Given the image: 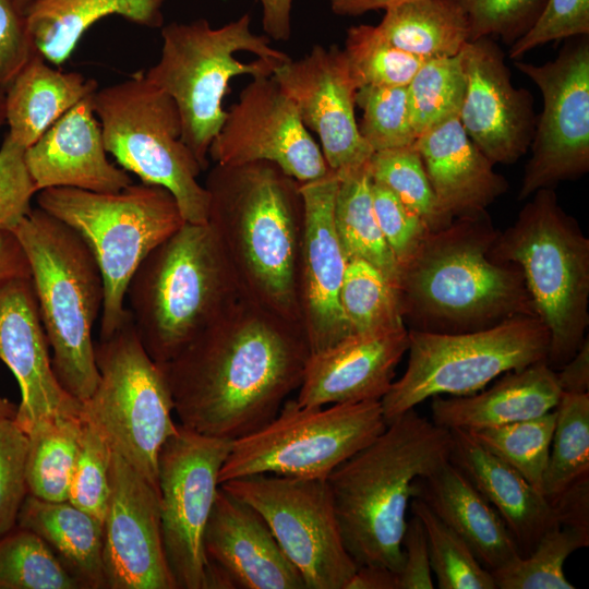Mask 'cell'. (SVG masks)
Segmentation results:
<instances>
[{"instance_id":"obj_1","label":"cell","mask_w":589,"mask_h":589,"mask_svg":"<svg viewBox=\"0 0 589 589\" xmlns=\"http://www.w3.org/2000/svg\"><path fill=\"white\" fill-rule=\"evenodd\" d=\"M310 354L302 324L239 298L161 365L179 424L235 441L278 414Z\"/></svg>"},{"instance_id":"obj_2","label":"cell","mask_w":589,"mask_h":589,"mask_svg":"<svg viewBox=\"0 0 589 589\" xmlns=\"http://www.w3.org/2000/svg\"><path fill=\"white\" fill-rule=\"evenodd\" d=\"M207 225L240 298L302 324L304 205L300 182L269 161L208 170Z\"/></svg>"},{"instance_id":"obj_3","label":"cell","mask_w":589,"mask_h":589,"mask_svg":"<svg viewBox=\"0 0 589 589\" xmlns=\"http://www.w3.org/2000/svg\"><path fill=\"white\" fill-rule=\"evenodd\" d=\"M498 232L486 212L426 232L399 265L396 290L408 329L459 334L537 316L520 268L490 255Z\"/></svg>"},{"instance_id":"obj_4","label":"cell","mask_w":589,"mask_h":589,"mask_svg":"<svg viewBox=\"0 0 589 589\" xmlns=\"http://www.w3.org/2000/svg\"><path fill=\"white\" fill-rule=\"evenodd\" d=\"M450 430L414 408L326 478L344 545L357 566L399 573L412 483L449 461Z\"/></svg>"},{"instance_id":"obj_5","label":"cell","mask_w":589,"mask_h":589,"mask_svg":"<svg viewBox=\"0 0 589 589\" xmlns=\"http://www.w3.org/2000/svg\"><path fill=\"white\" fill-rule=\"evenodd\" d=\"M240 298L207 225L184 223L133 274L125 294L139 338L157 363L173 359Z\"/></svg>"},{"instance_id":"obj_6","label":"cell","mask_w":589,"mask_h":589,"mask_svg":"<svg viewBox=\"0 0 589 589\" xmlns=\"http://www.w3.org/2000/svg\"><path fill=\"white\" fill-rule=\"evenodd\" d=\"M14 233L28 260L55 374L84 402L99 378L92 337L105 297L99 266L84 239L40 207L33 208Z\"/></svg>"},{"instance_id":"obj_7","label":"cell","mask_w":589,"mask_h":589,"mask_svg":"<svg viewBox=\"0 0 589 589\" xmlns=\"http://www.w3.org/2000/svg\"><path fill=\"white\" fill-rule=\"evenodd\" d=\"M250 13L219 27L205 19L172 22L161 28L159 60L144 74L169 95L182 122V140L201 168L226 117L223 100L231 79L273 75L290 57L271 38L254 33Z\"/></svg>"},{"instance_id":"obj_8","label":"cell","mask_w":589,"mask_h":589,"mask_svg":"<svg viewBox=\"0 0 589 589\" xmlns=\"http://www.w3.org/2000/svg\"><path fill=\"white\" fill-rule=\"evenodd\" d=\"M490 255L522 272L536 314L549 332L546 363L557 371L587 338L589 239L554 189H541L498 232Z\"/></svg>"},{"instance_id":"obj_9","label":"cell","mask_w":589,"mask_h":589,"mask_svg":"<svg viewBox=\"0 0 589 589\" xmlns=\"http://www.w3.org/2000/svg\"><path fill=\"white\" fill-rule=\"evenodd\" d=\"M37 205L74 229L93 252L104 279L99 339L108 338L129 315L125 294L144 259L185 220L175 196L154 184L131 183L117 192L48 188Z\"/></svg>"},{"instance_id":"obj_10","label":"cell","mask_w":589,"mask_h":589,"mask_svg":"<svg viewBox=\"0 0 589 589\" xmlns=\"http://www.w3.org/2000/svg\"><path fill=\"white\" fill-rule=\"evenodd\" d=\"M549 344L545 325L533 315L459 334L408 329L406 370L381 399L385 421L429 398L472 395L506 372L546 361Z\"/></svg>"},{"instance_id":"obj_11","label":"cell","mask_w":589,"mask_h":589,"mask_svg":"<svg viewBox=\"0 0 589 589\" xmlns=\"http://www.w3.org/2000/svg\"><path fill=\"white\" fill-rule=\"evenodd\" d=\"M93 106L106 151L119 167L167 189L185 223H207L208 194L197 180L203 169L182 140L173 99L136 73L97 89Z\"/></svg>"},{"instance_id":"obj_12","label":"cell","mask_w":589,"mask_h":589,"mask_svg":"<svg viewBox=\"0 0 589 589\" xmlns=\"http://www.w3.org/2000/svg\"><path fill=\"white\" fill-rule=\"evenodd\" d=\"M97 386L82 402L83 418L158 490V454L178 424L161 364L144 349L131 315L108 338L95 344Z\"/></svg>"},{"instance_id":"obj_13","label":"cell","mask_w":589,"mask_h":589,"mask_svg":"<svg viewBox=\"0 0 589 589\" xmlns=\"http://www.w3.org/2000/svg\"><path fill=\"white\" fill-rule=\"evenodd\" d=\"M386 425L381 400L326 408L301 407L296 399L286 400L271 422L232 441L218 482L257 473L326 479Z\"/></svg>"},{"instance_id":"obj_14","label":"cell","mask_w":589,"mask_h":589,"mask_svg":"<svg viewBox=\"0 0 589 589\" xmlns=\"http://www.w3.org/2000/svg\"><path fill=\"white\" fill-rule=\"evenodd\" d=\"M219 486L263 517L306 589H345L358 566L344 545L326 479L257 473Z\"/></svg>"},{"instance_id":"obj_15","label":"cell","mask_w":589,"mask_h":589,"mask_svg":"<svg viewBox=\"0 0 589 589\" xmlns=\"http://www.w3.org/2000/svg\"><path fill=\"white\" fill-rule=\"evenodd\" d=\"M553 60L514 61L542 95L518 200L589 171V35L567 39Z\"/></svg>"},{"instance_id":"obj_16","label":"cell","mask_w":589,"mask_h":589,"mask_svg":"<svg viewBox=\"0 0 589 589\" xmlns=\"http://www.w3.org/2000/svg\"><path fill=\"white\" fill-rule=\"evenodd\" d=\"M231 444L178 424L159 450L161 538L177 589H205L203 536Z\"/></svg>"},{"instance_id":"obj_17","label":"cell","mask_w":589,"mask_h":589,"mask_svg":"<svg viewBox=\"0 0 589 589\" xmlns=\"http://www.w3.org/2000/svg\"><path fill=\"white\" fill-rule=\"evenodd\" d=\"M208 156L214 164L230 166L269 161L299 182L329 170L320 145L273 75L252 77L241 89L226 110Z\"/></svg>"},{"instance_id":"obj_18","label":"cell","mask_w":589,"mask_h":589,"mask_svg":"<svg viewBox=\"0 0 589 589\" xmlns=\"http://www.w3.org/2000/svg\"><path fill=\"white\" fill-rule=\"evenodd\" d=\"M273 77L304 127L317 134L330 170L341 178L369 164L373 151L354 115L359 86L342 49L315 45L303 57L280 63Z\"/></svg>"},{"instance_id":"obj_19","label":"cell","mask_w":589,"mask_h":589,"mask_svg":"<svg viewBox=\"0 0 589 589\" xmlns=\"http://www.w3.org/2000/svg\"><path fill=\"white\" fill-rule=\"evenodd\" d=\"M103 562L106 588L177 589L164 551L158 490L113 450Z\"/></svg>"},{"instance_id":"obj_20","label":"cell","mask_w":589,"mask_h":589,"mask_svg":"<svg viewBox=\"0 0 589 589\" xmlns=\"http://www.w3.org/2000/svg\"><path fill=\"white\" fill-rule=\"evenodd\" d=\"M465 94L460 123L493 164L512 165L529 151L537 123L533 97L515 87L496 40H469L460 51Z\"/></svg>"},{"instance_id":"obj_21","label":"cell","mask_w":589,"mask_h":589,"mask_svg":"<svg viewBox=\"0 0 589 589\" xmlns=\"http://www.w3.org/2000/svg\"><path fill=\"white\" fill-rule=\"evenodd\" d=\"M31 278L0 284V360L15 376L16 424L27 434L61 418L83 417V405L59 383Z\"/></svg>"},{"instance_id":"obj_22","label":"cell","mask_w":589,"mask_h":589,"mask_svg":"<svg viewBox=\"0 0 589 589\" xmlns=\"http://www.w3.org/2000/svg\"><path fill=\"white\" fill-rule=\"evenodd\" d=\"M338 184L339 178L330 169L323 177L300 182L304 205L300 301L311 353L352 334L339 299L347 261L334 226Z\"/></svg>"},{"instance_id":"obj_23","label":"cell","mask_w":589,"mask_h":589,"mask_svg":"<svg viewBox=\"0 0 589 589\" xmlns=\"http://www.w3.org/2000/svg\"><path fill=\"white\" fill-rule=\"evenodd\" d=\"M408 349L406 326L353 333L310 354L296 401L301 407L381 400Z\"/></svg>"},{"instance_id":"obj_24","label":"cell","mask_w":589,"mask_h":589,"mask_svg":"<svg viewBox=\"0 0 589 589\" xmlns=\"http://www.w3.org/2000/svg\"><path fill=\"white\" fill-rule=\"evenodd\" d=\"M203 548L206 560L223 568L236 589H306L263 517L220 486Z\"/></svg>"},{"instance_id":"obj_25","label":"cell","mask_w":589,"mask_h":589,"mask_svg":"<svg viewBox=\"0 0 589 589\" xmlns=\"http://www.w3.org/2000/svg\"><path fill=\"white\" fill-rule=\"evenodd\" d=\"M94 94L74 105L25 149L37 192L59 187L117 192L132 183L129 173L107 157Z\"/></svg>"},{"instance_id":"obj_26","label":"cell","mask_w":589,"mask_h":589,"mask_svg":"<svg viewBox=\"0 0 589 589\" xmlns=\"http://www.w3.org/2000/svg\"><path fill=\"white\" fill-rule=\"evenodd\" d=\"M441 214L448 220L486 212L508 191L505 177L471 141L459 115L433 125L413 143Z\"/></svg>"},{"instance_id":"obj_27","label":"cell","mask_w":589,"mask_h":589,"mask_svg":"<svg viewBox=\"0 0 589 589\" xmlns=\"http://www.w3.org/2000/svg\"><path fill=\"white\" fill-rule=\"evenodd\" d=\"M450 433L449 461L494 507L519 555L527 556L543 533L560 522L556 507L519 472L480 445L468 431L452 429Z\"/></svg>"},{"instance_id":"obj_28","label":"cell","mask_w":589,"mask_h":589,"mask_svg":"<svg viewBox=\"0 0 589 589\" xmlns=\"http://www.w3.org/2000/svg\"><path fill=\"white\" fill-rule=\"evenodd\" d=\"M562 395L556 372L546 361L509 371L490 388L468 396L432 397V421L466 431L540 417L553 410Z\"/></svg>"},{"instance_id":"obj_29","label":"cell","mask_w":589,"mask_h":589,"mask_svg":"<svg viewBox=\"0 0 589 589\" xmlns=\"http://www.w3.org/2000/svg\"><path fill=\"white\" fill-rule=\"evenodd\" d=\"M412 497L425 503L459 534L490 572L520 556L501 516L450 461L417 478L412 483Z\"/></svg>"},{"instance_id":"obj_30","label":"cell","mask_w":589,"mask_h":589,"mask_svg":"<svg viewBox=\"0 0 589 589\" xmlns=\"http://www.w3.org/2000/svg\"><path fill=\"white\" fill-rule=\"evenodd\" d=\"M37 51L15 75L4 94L5 134L24 149L32 146L61 116L95 93V80L62 72Z\"/></svg>"},{"instance_id":"obj_31","label":"cell","mask_w":589,"mask_h":589,"mask_svg":"<svg viewBox=\"0 0 589 589\" xmlns=\"http://www.w3.org/2000/svg\"><path fill=\"white\" fill-rule=\"evenodd\" d=\"M16 524L43 539L81 588H106L98 519L69 501L50 502L27 494Z\"/></svg>"},{"instance_id":"obj_32","label":"cell","mask_w":589,"mask_h":589,"mask_svg":"<svg viewBox=\"0 0 589 589\" xmlns=\"http://www.w3.org/2000/svg\"><path fill=\"white\" fill-rule=\"evenodd\" d=\"M166 0H36L26 12L34 47L48 62L60 65L74 51L84 33L108 15L159 27Z\"/></svg>"},{"instance_id":"obj_33","label":"cell","mask_w":589,"mask_h":589,"mask_svg":"<svg viewBox=\"0 0 589 589\" xmlns=\"http://www.w3.org/2000/svg\"><path fill=\"white\" fill-rule=\"evenodd\" d=\"M376 26L393 46L423 60L455 57L469 41L467 17L454 0L397 4Z\"/></svg>"},{"instance_id":"obj_34","label":"cell","mask_w":589,"mask_h":589,"mask_svg":"<svg viewBox=\"0 0 589 589\" xmlns=\"http://www.w3.org/2000/svg\"><path fill=\"white\" fill-rule=\"evenodd\" d=\"M371 187L369 164L339 178L334 226L346 261L362 260L372 264L396 288L399 268L380 229Z\"/></svg>"},{"instance_id":"obj_35","label":"cell","mask_w":589,"mask_h":589,"mask_svg":"<svg viewBox=\"0 0 589 589\" xmlns=\"http://www.w3.org/2000/svg\"><path fill=\"white\" fill-rule=\"evenodd\" d=\"M83 426V417L61 418L27 435L25 473L29 495L50 502L68 501Z\"/></svg>"},{"instance_id":"obj_36","label":"cell","mask_w":589,"mask_h":589,"mask_svg":"<svg viewBox=\"0 0 589 589\" xmlns=\"http://www.w3.org/2000/svg\"><path fill=\"white\" fill-rule=\"evenodd\" d=\"M543 477L549 501L589 477V393H562Z\"/></svg>"},{"instance_id":"obj_37","label":"cell","mask_w":589,"mask_h":589,"mask_svg":"<svg viewBox=\"0 0 589 589\" xmlns=\"http://www.w3.org/2000/svg\"><path fill=\"white\" fill-rule=\"evenodd\" d=\"M588 545L589 529L556 522L527 556H517L491 574L497 589H574L564 564L572 553Z\"/></svg>"},{"instance_id":"obj_38","label":"cell","mask_w":589,"mask_h":589,"mask_svg":"<svg viewBox=\"0 0 589 589\" xmlns=\"http://www.w3.org/2000/svg\"><path fill=\"white\" fill-rule=\"evenodd\" d=\"M339 299L352 334L406 326L396 288L365 261H347Z\"/></svg>"},{"instance_id":"obj_39","label":"cell","mask_w":589,"mask_h":589,"mask_svg":"<svg viewBox=\"0 0 589 589\" xmlns=\"http://www.w3.org/2000/svg\"><path fill=\"white\" fill-rule=\"evenodd\" d=\"M555 418L554 408L537 418L468 432L542 493Z\"/></svg>"},{"instance_id":"obj_40","label":"cell","mask_w":589,"mask_h":589,"mask_svg":"<svg viewBox=\"0 0 589 589\" xmlns=\"http://www.w3.org/2000/svg\"><path fill=\"white\" fill-rule=\"evenodd\" d=\"M410 512L423 525L432 574L440 589H496L493 576L467 542L421 500L412 497Z\"/></svg>"},{"instance_id":"obj_41","label":"cell","mask_w":589,"mask_h":589,"mask_svg":"<svg viewBox=\"0 0 589 589\" xmlns=\"http://www.w3.org/2000/svg\"><path fill=\"white\" fill-rule=\"evenodd\" d=\"M0 589H82L34 532L19 528L0 539Z\"/></svg>"},{"instance_id":"obj_42","label":"cell","mask_w":589,"mask_h":589,"mask_svg":"<svg viewBox=\"0 0 589 589\" xmlns=\"http://www.w3.org/2000/svg\"><path fill=\"white\" fill-rule=\"evenodd\" d=\"M465 94L460 55L425 60L407 85L410 124L417 137L459 115Z\"/></svg>"},{"instance_id":"obj_43","label":"cell","mask_w":589,"mask_h":589,"mask_svg":"<svg viewBox=\"0 0 589 589\" xmlns=\"http://www.w3.org/2000/svg\"><path fill=\"white\" fill-rule=\"evenodd\" d=\"M359 86H407L425 60L393 46L375 25H353L342 48Z\"/></svg>"},{"instance_id":"obj_44","label":"cell","mask_w":589,"mask_h":589,"mask_svg":"<svg viewBox=\"0 0 589 589\" xmlns=\"http://www.w3.org/2000/svg\"><path fill=\"white\" fill-rule=\"evenodd\" d=\"M371 178L393 192L430 231L449 225L440 212L423 161L413 145L373 153Z\"/></svg>"},{"instance_id":"obj_45","label":"cell","mask_w":589,"mask_h":589,"mask_svg":"<svg viewBox=\"0 0 589 589\" xmlns=\"http://www.w3.org/2000/svg\"><path fill=\"white\" fill-rule=\"evenodd\" d=\"M362 110L358 129L373 153L411 146L407 86H363L356 95Z\"/></svg>"},{"instance_id":"obj_46","label":"cell","mask_w":589,"mask_h":589,"mask_svg":"<svg viewBox=\"0 0 589 589\" xmlns=\"http://www.w3.org/2000/svg\"><path fill=\"white\" fill-rule=\"evenodd\" d=\"M112 449L100 431L84 419L81 446L68 501L101 524L110 493Z\"/></svg>"},{"instance_id":"obj_47","label":"cell","mask_w":589,"mask_h":589,"mask_svg":"<svg viewBox=\"0 0 589 589\" xmlns=\"http://www.w3.org/2000/svg\"><path fill=\"white\" fill-rule=\"evenodd\" d=\"M465 13L469 40L488 37L509 47L537 22L548 0H454Z\"/></svg>"},{"instance_id":"obj_48","label":"cell","mask_w":589,"mask_h":589,"mask_svg":"<svg viewBox=\"0 0 589 589\" xmlns=\"http://www.w3.org/2000/svg\"><path fill=\"white\" fill-rule=\"evenodd\" d=\"M27 450V434L13 418H0V539L14 529L28 494Z\"/></svg>"},{"instance_id":"obj_49","label":"cell","mask_w":589,"mask_h":589,"mask_svg":"<svg viewBox=\"0 0 589 589\" xmlns=\"http://www.w3.org/2000/svg\"><path fill=\"white\" fill-rule=\"evenodd\" d=\"M589 35V0H548L533 26L509 47V58L519 60L552 41Z\"/></svg>"},{"instance_id":"obj_50","label":"cell","mask_w":589,"mask_h":589,"mask_svg":"<svg viewBox=\"0 0 589 589\" xmlns=\"http://www.w3.org/2000/svg\"><path fill=\"white\" fill-rule=\"evenodd\" d=\"M37 193L25 163V149L7 135L0 147V230L13 231L33 209Z\"/></svg>"},{"instance_id":"obj_51","label":"cell","mask_w":589,"mask_h":589,"mask_svg":"<svg viewBox=\"0 0 589 589\" xmlns=\"http://www.w3.org/2000/svg\"><path fill=\"white\" fill-rule=\"evenodd\" d=\"M372 201L380 229L399 265L417 250L428 231L423 220L393 192L372 180Z\"/></svg>"},{"instance_id":"obj_52","label":"cell","mask_w":589,"mask_h":589,"mask_svg":"<svg viewBox=\"0 0 589 589\" xmlns=\"http://www.w3.org/2000/svg\"><path fill=\"white\" fill-rule=\"evenodd\" d=\"M36 51L26 14L15 0H0V91H7Z\"/></svg>"},{"instance_id":"obj_53","label":"cell","mask_w":589,"mask_h":589,"mask_svg":"<svg viewBox=\"0 0 589 589\" xmlns=\"http://www.w3.org/2000/svg\"><path fill=\"white\" fill-rule=\"evenodd\" d=\"M404 562L398 573V589H433L425 531L420 519L411 514L407 519L402 542Z\"/></svg>"},{"instance_id":"obj_54","label":"cell","mask_w":589,"mask_h":589,"mask_svg":"<svg viewBox=\"0 0 589 589\" xmlns=\"http://www.w3.org/2000/svg\"><path fill=\"white\" fill-rule=\"evenodd\" d=\"M14 278H31L28 260L16 235L0 230V284Z\"/></svg>"},{"instance_id":"obj_55","label":"cell","mask_w":589,"mask_h":589,"mask_svg":"<svg viewBox=\"0 0 589 589\" xmlns=\"http://www.w3.org/2000/svg\"><path fill=\"white\" fill-rule=\"evenodd\" d=\"M556 372V378L562 393L584 394L589 393V339L584 344L575 356L569 359Z\"/></svg>"},{"instance_id":"obj_56","label":"cell","mask_w":589,"mask_h":589,"mask_svg":"<svg viewBox=\"0 0 589 589\" xmlns=\"http://www.w3.org/2000/svg\"><path fill=\"white\" fill-rule=\"evenodd\" d=\"M262 25L267 37L286 41L291 34V9L293 0H260Z\"/></svg>"},{"instance_id":"obj_57","label":"cell","mask_w":589,"mask_h":589,"mask_svg":"<svg viewBox=\"0 0 589 589\" xmlns=\"http://www.w3.org/2000/svg\"><path fill=\"white\" fill-rule=\"evenodd\" d=\"M345 589H398V574L382 566H358Z\"/></svg>"},{"instance_id":"obj_58","label":"cell","mask_w":589,"mask_h":589,"mask_svg":"<svg viewBox=\"0 0 589 589\" xmlns=\"http://www.w3.org/2000/svg\"><path fill=\"white\" fill-rule=\"evenodd\" d=\"M407 1L410 0H328V4L338 16H360L371 11H385Z\"/></svg>"},{"instance_id":"obj_59","label":"cell","mask_w":589,"mask_h":589,"mask_svg":"<svg viewBox=\"0 0 589 589\" xmlns=\"http://www.w3.org/2000/svg\"><path fill=\"white\" fill-rule=\"evenodd\" d=\"M17 407L0 396V418H14Z\"/></svg>"},{"instance_id":"obj_60","label":"cell","mask_w":589,"mask_h":589,"mask_svg":"<svg viewBox=\"0 0 589 589\" xmlns=\"http://www.w3.org/2000/svg\"><path fill=\"white\" fill-rule=\"evenodd\" d=\"M4 94L5 92L0 91V129L5 122Z\"/></svg>"},{"instance_id":"obj_61","label":"cell","mask_w":589,"mask_h":589,"mask_svg":"<svg viewBox=\"0 0 589 589\" xmlns=\"http://www.w3.org/2000/svg\"><path fill=\"white\" fill-rule=\"evenodd\" d=\"M17 7L26 14L27 10L33 5L36 0H15Z\"/></svg>"}]
</instances>
